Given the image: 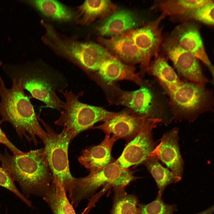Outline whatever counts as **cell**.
I'll list each match as a JSON object with an SVG mask.
<instances>
[{
  "instance_id": "5b68a950",
  "label": "cell",
  "mask_w": 214,
  "mask_h": 214,
  "mask_svg": "<svg viewBox=\"0 0 214 214\" xmlns=\"http://www.w3.org/2000/svg\"><path fill=\"white\" fill-rule=\"evenodd\" d=\"M59 92L65 100L63 102L60 116L54 123L63 127L72 140L81 132L92 128L95 123L104 122L117 114L81 102L79 98L83 95V92L77 95L72 91L62 90Z\"/></svg>"
},
{
  "instance_id": "ffe728a7",
  "label": "cell",
  "mask_w": 214,
  "mask_h": 214,
  "mask_svg": "<svg viewBox=\"0 0 214 214\" xmlns=\"http://www.w3.org/2000/svg\"><path fill=\"white\" fill-rule=\"evenodd\" d=\"M34 9L43 16L60 22L76 21V12L62 3L53 0L19 1Z\"/></svg>"
},
{
  "instance_id": "d4e9b609",
  "label": "cell",
  "mask_w": 214,
  "mask_h": 214,
  "mask_svg": "<svg viewBox=\"0 0 214 214\" xmlns=\"http://www.w3.org/2000/svg\"><path fill=\"white\" fill-rule=\"evenodd\" d=\"M144 164L152 175L157 184L158 194L162 196L166 188L169 185L178 181L174 173L160 163L159 160L152 154Z\"/></svg>"
},
{
  "instance_id": "83f0119b",
  "label": "cell",
  "mask_w": 214,
  "mask_h": 214,
  "mask_svg": "<svg viewBox=\"0 0 214 214\" xmlns=\"http://www.w3.org/2000/svg\"><path fill=\"white\" fill-rule=\"evenodd\" d=\"M161 196V195L158 194L155 199L149 204L139 203L138 207L139 214H174L177 210L176 205L165 203Z\"/></svg>"
},
{
  "instance_id": "d6986e66",
  "label": "cell",
  "mask_w": 214,
  "mask_h": 214,
  "mask_svg": "<svg viewBox=\"0 0 214 214\" xmlns=\"http://www.w3.org/2000/svg\"><path fill=\"white\" fill-rule=\"evenodd\" d=\"M98 40L119 59L131 64L141 62V53L128 34L112 36L109 38L100 37Z\"/></svg>"
},
{
  "instance_id": "1f68e13d",
  "label": "cell",
  "mask_w": 214,
  "mask_h": 214,
  "mask_svg": "<svg viewBox=\"0 0 214 214\" xmlns=\"http://www.w3.org/2000/svg\"><path fill=\"white\" fill-rule=\"evenodd\" d=\"M2 65H3L2 62L1 60H0V67L2 66Z\"/></svg>"
},
{
  "instance_id": "f546056e",
  "label": "cell",
  "mask_w": 214,
  "mask_h": 214,
  "mask_svg": "<svg viewBox=\"0 0 214 214\" xmlns=\"http://www.w3.org/2000/svg\"><path fill=\"white\" fill-rule=\"evenodd\" d=\"M0 121V143L6 146L12 152L14 155H18L23 154L24 152H22L18 148L8 139L5 134L2 130Z\"/></svg>"
},
{
  "instance_id": "277c9868",
  "label": "cell",
  "mask_w": 214,
  "mask_h": 214,
  "mask_svg": "<svg viewBox=\"0 0 214 214\" xmlns=\"http://www.w3.org/2000/svg\"><path fill=\"white\" fill-rule=\"evenodd\" d=\"M41 24L45 30L41 40L55 52L84 68L98 70L102 63L111 56L108 50L96 43L84 42L66 36L58 32L44 20Z\"/></svg>"
},
{
  "instance_id": "484cf974",
  "label": "cell",
  "mask_w": 214,
  "mask_h": 214,
  "mask_svg": "<svg viewBox=\"0 0 214 214\" xmlns=\"http://www.w3.org/2000/svg\"><path fill=\"white\" fill-rule=\"evenodd\" d=\"M125 188H113L112 208L110 214H139L137 197L127 193Z\"/></svg>"
},
{
  "instance_id": "44dd1931",
  "label": "cell",
  "mask_w": 214,
  "mask_h": 214,
  "mask_svg": "<svg viewBox=\"0 0 214 214\" xmlns=\"http://www.w3.org/2000/svg\"><path fill=\"white\" fill-rule=\"evenodd\" d=\"M116 9V5L109 0H86L78 7L75 21L79 24L87 25Z\"/></svg>"
},
{
  "instance_id": "8992f818",
  "label": "cell",
  "mask_w": 214,
  "mask_h": 214,
  "mask_svg": "<svg viewBox=\"0 0 214 214\" xmlns=\"http://www.w3.org/2000/svg\"><path fill=\"white\" fill-rule=\"evenodd\" d=\"M138 177L128 169L124 168L115 160L97 171L87 176L76 178L69 197L74 208L83 200H90L100 188H125Z\"/></svg>"
},
{
  "instance_id": "cb8c5ba5",
  "label": "cell",
  "mask_w": 214,
  "mask_h": 214,
  "mask_svg": "<svg viewBox=\"0 0 214 214\" xmlns=\"http://www.w3.org/2000/svg\"><path fill=\"white\" fill-rule=\"evenodd\" d=\"M210 0H161L155 1L152 7L159 10L166 16L179 15L202 6Z\"/></svg>"
},
{
  "instance_id": "f1b7e54d",
  "label": "cell",
  "mask_w": 214,
  "mask_h": 214,
  "mask_svg": "<svg viewBox=\"0 0 214 214\" xmlns=\"http://www.w3.org/2000/svg\"><path fill=\"white\" fill-rule=\"evenodd\" d=\"M0 186L13 193L29 207H32V202L19 191L10 173L2 167H0Z\"/></svg>"
},
{
  "instance_id": "e0dca14e",
  "label": "cell",
  "mask_w": 214,
  "mask_h": 214,
  "mask_svg": "<svg viewBox=\"0 0 214 214\" xmlns=\"http://www.w3.org/2000/svg\"><path fill=\"white\" fill-rule=\"evenodd\" d=\"M110 135H106L99 144L84 150L78 158L79 162L88 169L90 173L97 171L114 160L111 155V150L117 140Z\"/></svg>"
},
{
  "instance_id": "8fae6325",
  "label": "cell",
  "mask_w": 214,
  "mask_h": 214,
  "mask_svg": "<svg viewBox=\"0 0 214 214\" xmlns=\"http://www.w3.org/2000/svg\"><path fill=\"white\" fill-rule=\"evenodd\" d=\"M160 48L163 55L171 60L178 71L184 77L201 85L207 82L198 59L179 46L169 35L163 37Z\"/></svg>"
},
{
  "instance_id": "4dcf8cb0",
  "label": "cell",
  "mask_w": 214,
  "mask_h": 214,
  "mask_svg": "<svg viewBox=\"0 0 214 214\" xmlns=\"http://www.w3.org/2000/svg\"><path fill=\"white\" fill-rule=\"evenodd\" d=\"M214 212V206L211 207L196 214H212Z\"/></svg>"
},
{
  "instance_id": "603a6c76",
  "label": "cell",
  "mask_w": 214,
  "mask_h": 214,
  "mask_svg": "<svg viewBox=\"0 0 214 214\" xmlns=\"http://www.w3.org/2000/svg\"><path fill=\"white\" fill-rule=\"evenodd\" d=\"M155 58L147 70L159 79L168 92L174 89L182 82L163 55L159 54Z\"/></svg>"
},
{
  "instance_id": "30bf717a",
  "label": "cell",
  "mask_w": 214,
  "mask_h": 214,
  "mask_svg": "<svg viewBox=\"0 0 214 214\" xmlns=\"http://www.w3.org/2000/svg\"><path fill=\"white\" fill-rule=\"evenodd\" d=\"M160 122V120H155L141 130L128 142L116 161L126 169L144 163L152 155L157 145L153 140L152 130Z\"/></svg>"
},
{
  "instance_id": "7c38bea8",
  "label": "cell",
  "mask_w": 214,
  "mask_h": 214,
  "mask_svg": "<svg viewBox=\"0 0 214 214\" xmlns=\"http://www.w3.org/2000/svg\"><path fill=\"white\" fill-rule=\"evenodd\" d=\"M158 119L149 118L126 112L117 113L115 116L94 127L106 135H112L117 140L124 139L128 142L147 126Z\"/></svg>"
},
{
  "instance_id": "9a60e30c",
  "label": "cell",
  "mask_w": 214,
  "mask_h": 214,
  "mask_svg": "<svg viewBox=\"0 0 214 214\" xmlns=\"http://www.w3.org/2000/svg\"><path fill=\"white\" fill-rule=\"evenodd\" d=\"M174 105L183 112L193 113L205 104L208 94L202 85L182 83L174 89L168 92Z\"/></svg>"
},
{
  "instance_id": "3957f363",
  "label": "cell",
  "mask_w": 214,
  "mask_h": 214,
  "mask_svg": "<svg viewBox=\"0 0 214 214\" xmlns=\"http://www.w3.org/2000/svg\"><path fill=\"white\" fill-rule=\"evenodd\" d=\"M12 81L11 87L7 88L0 75V121L10 123L21 139L25 138L37 145L38 143L37 136L43 141L46 133L40 125L20 80Z\"/></svg>"
},
{
  "instance_id": "2e32d148",
  "label": "cell",
  "mask_w": 214,
  "mask_h": 214,
  "mask_svg": "<svg viewBox=\"0 0 214 214\" xmlns=\"http://www.w3.org/2000/svg\"><path fill=\"white\" fill-rule=\"evenodd\" d=\"M141 23L135 13L126 9H116L103 19L97 30L101 36H114L125 34L136 29Z\"/></svg>"
},
{
  "instance_id": "7402d4cb",
  "label": "cell",
  "mask_w": 214,
  "mask_h": 214,
  "mask_svg": "<svg viewBox=\"0 0 214 214\" xmlns=\"http://www.w3.org/2000/svg\"><path fill=\"white\" fill-rule=\"evenodd\" d=\"M62 185L53 181L43 198L53 214H77ZM86 207L80 214H87Z\"/></svg>"
},
{
  "instance_id": "6da1fadb",
  "label": "cell",
  "mask_w": 214,
  "mask_h": 214,
  "mask_svg": "<svg viewBox=\"0 0 214 214\" xmlns=\"http://www.w3.org/2000/svg\"><path fill=\"white\" fill-rule=\"evenodd\" d=\"M3 70L11 80H20L24 89L47 107L61 111L63 102L56 92L67 86L66 79L59 73L40 61L21 64H4Z\"/></svg>"
},
{
  "instance_id": "4fadbf2b",
  "label": "cell",
  "mask_w": 214,
  "mask_h": 214,
  "mask_svg": "<svg viewBox=\"0 0 214 214\" xmlns=\"http://www.w3.org/2000/svg\"><path fill=\"white\" fill-rule=\"evenodd\" d=\"M199 29L194 22H184L176 26L169 35L179 46L202 62L213 78V67L205 49Z\"/></svg>"
},
{
  "instance_id": "4316f807",
  "label": "cell",
  "mask_w": 214,
  "mask_h": 214,
  "mask_svg": "<svg viewBox=\"0 0 214 214\" xmlns=\"http://www.w3.org/2000/svg\"><path fill=\"white\" fill-rule=\"evenodd\" d=\"M214 1L210 0L206 4L192 9L181 15L171 16L174 21L184 22L195 21L206 25H214Z\"/></svg>"
},
{
  "instance_id": "9c48e42d",
  "label": "cell",
  "mask_w": 214,
  "mask_h": 214,
  "mask_svg": "<svg viewBox=\"0 0 214 214\" xmlns=\"http://www.w3.org/2000/svg\"><path fill=\"white\" fill-rule=\"evenodd\" d=\"M166 17L165 15L162 13L155 20L128 33L141 55L142 73L147 70L151 59L159 54L163 39L162 28L160 27V25Z\"/></svg>"
},
{
  "instance_id": "5bb4252c",
  "label": "cell",
  "mask_w": 214,
  "mask_h": 214,
  "mask_svg": "<svg viewBox=\"0 0 214 214\" xmlns=\"http://www.w3.org/2000/svg\"><path fill=\"white\" fill-rule=\"evenodd\" d=\"M178 129L164 133L152 154L174 174L178 182L182 177L184 162L179 144Z\"/></svg>"
},
{
  "instance_id": "7a4b0ae2",
  "label": "cell",
  "mask_w": 214,
  "mask_h": 214,
  "mask_svg": "<svg viewBox=\"0 0 214 214\" xmlns=\"http://www.w3.org/2000/svg\"><path fill=\"white\" fill-rule=\"evenodd\" d=\"M0 162L26 198L32 195L43 198L53 182L44 147L18 155H11L5 149L4 152L0 151Z\"/></svg>"
},
{
  "instance_id": "52a82bcc",
  "label": "cell",
  "mask_w": 214,
  "mask_h": 214,
  "mask_svg": "<svg viewBox=\"0 0 214 214\" xmlns=\"http://www.w3.org/2000/svg\"><path fill=\"white\" fill-rule=\"evenodd\" d=\"M46 133L42 141L46 153L53 181L60 184L66 193H70L76 178L71 174L70 170L68 149L72 140L68 133L64 129L59 133L55 132L40 117Z\"/></svg>"
},
{
  "instance_id": "ac0fdd59",
  "label": "cell",
  "mask_w": 214,
  "mask_h": 214,
  "mask_svg": "<svg viewBox=\"0 0 214 214\" xmlns=\"http://www.w3.org/2000/svg\"><path fill=\"white\" fill-rule=\"evenodd\" d=\"M98 71L101 82L106 84H114L122 80L132 81L140 86L142 84L140 78L135 73L134 67L124 64L112 55L102 63Z\"/></svg>"
},
{
  "instance_id": "ba28073f",
  "label": "cell",
  "mask_w": 214,
  "mask_h": 214,
  "mask_svg": "<svg viewBox=\"0 0 214 214\" xmlns=\"http://www.w3.org/2000/svg\"><path fill=\"white\" fill-rule=\"evenodd\" d=\"M102 83L109 102L125 106L133 111V114L162 121L156 112L155 98L151 89L143 84L139 89L133 91H124L114 84Z\"/></svg>"
}]
</instances>
